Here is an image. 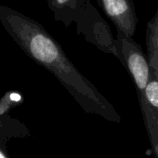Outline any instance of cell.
I'll use <instances>...</instances> for the list:
<instances>
[{
	"label": "cell",
	"instance_id": "2",
	"mask_svg": "<svg viewBox=\"0 0 158 158\" xmlns=\"http://www.w3.org/2000/svg\"><path fill=\"white\" fill-rule=\"evenodd\" d=\"M114 47L116 58L122 62L136 87L138 97L142 95L149 85L151 79V67L140 46L123 33L116 31Z\"/></svg>",
	"mask_w": 158,
	"mask_h": 158
},
{
	"label": "cell",
	"instance_id": "3",
	"mask_svg": "<svg viewBox=\"0 0 158 158\" xmlns=\"http://www.w3.org/2000/svg\"><path fill=\"white\" fill-rule=\"evenodd\" d=\"M138 98L152 151L158 158V79L152 73L144 93Z\"/></svg>",
	"mask_w": 158,
	"mask_h": 158
},
{
	"label": "cell",
	"instance_id": "1",
	"mask_svg": "<svg viewBox=\"0 0 158 158\" xmlns=\"http://www.w3.org/2000/svg\"><path fill=\"white\" fill-rule=\"evenodd\" d=\"M0 23L28 57L57 78L82 110L110 122H121L114 105L77 70L61 46L39 23L4 5H0Z\"/></svg>",
	"mask_w": 158,
	"mask_h": 158
},
{
	"label": "cell",
	"instance_id": "4",
	"mask_svg": "<svg viewBox=\"0 0 158 158\" xmlns=\"http://www.w3.org/2000/svg\"><path fill=\"white\" fill-rule=\"evenodd\" d=\"M98 5L119 31L133 37L138 25V16L133 0H97Z\"/></svg>",
	"mask_w": 158,
	"mask_h": 158
},
{
	"label": "cell",
	"instance_id": "7",
	"mask_svg": "<svg viewBox=\"0 0 158 158\" xmlns=\"http://www.w3.org/2000/svg\"><path fill=\"white\" fill-rule=\"evenodd\" d=\"M23 102L21 94L13 91L7 92L0 100V115L7 114L12 107L17 106Z\"/></svg>",
	"mask_w": 158,
	"mask_h": 158
},
{
	"label": "cell",
	"instance_id": "5",
	"mask_svg": "<svg viewBox=\"0 0 158 158\" xmlns=\"http://www.w3.org/2000/svg\"><path fill=\"white\" fill-rule=\"evenodd\" d=\"M47 2L54 19L69 27L73 23H75L83 0H47Z\"/></svg>",
	"mask_w": 158,
	"mask_h": 158
},
{
	"label": "cell",
	"instance_id": "8",
	"mask_svg": "<svg viewBox=\"0 0 158 158\" xmlns=\"http://www.w3.org/2000/svg\"><path fill=\"white\" fill-rule=\"evenodd\" d=\"M0 158H9V157L6 155V153H5L1 149H0Z\"/></svg>",
	"mask_w": 158,
	"mask_h": 158
},
{
	"label": "cell",
	"instance_id": "6",
	"mask_svg": "<svg viewBox=\"0 0 158 158\" xmlns=\"http://www.w3.org/2000/svg\"><path fill=\"white\" fill-rule=\"evenodd\" d=\"M147 59L151 73L158 79V9L146 26Z\"/></svg>",
	"mask_w": 158,
	"mask_h": 158
}]
</instances>
